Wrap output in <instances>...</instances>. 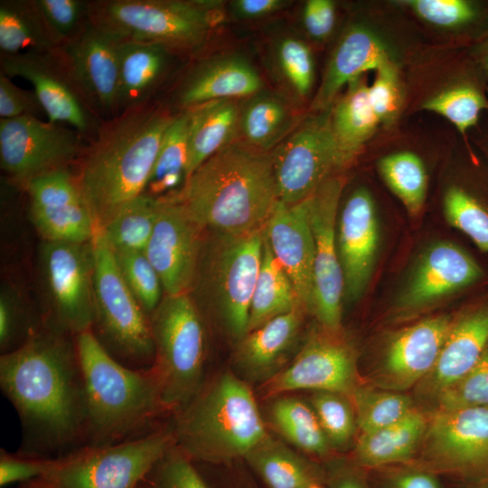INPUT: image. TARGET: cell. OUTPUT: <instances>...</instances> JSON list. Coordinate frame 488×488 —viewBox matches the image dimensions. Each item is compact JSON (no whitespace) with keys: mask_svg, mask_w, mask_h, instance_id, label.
Returning a JSON list of instances; mask_svg holds the SVG:
<instances>
[{"mask_svg":"<svg viewBox=\"0 0 488 488\" xmlns=\"http://www.w3.org/2000/svg\"><path fill=\"white\" fill-rule=\"evenodd\" d=\"M0 388L21 423L17 453L59 458L84 446L87 396L75 336L42 326L1 354Z\"/></svg>","mask_w":488,"mask_h":488,"instance_id":"obj_1","label":"cell"},{"mask_svg":"<svg viewBox=\"0 0 488 488\" xmlns=\"http://www.w3.org/2000/svg\"><path fill=\"white\" fill-rule=\"evenodd\" d=\"M176 112L156 99L100 121L74 174L97 229L143 193Z\"/></svg>","mask_w":488,"mask_h":488,"instance_id":"obj_2","label":"cell"},{"mask_svg":"<svg viewBox=\"0 0 488 488\" xmlns=\"http://www.w3.org/2000/svg\"><path fill=\"white\" fill-rule=\"evenodd\" d=\"M165 196L204 230L226 236L262 230L278 202L271 152L235 141Z\"/></svg>","mask_w":488,"mask_h":488,"instance_id":"obj_3","label":"cell"},{"mask_svg":"<svg viewBox=\"0 0 488 488\" xmlns=\"http://www.w3.org/2000/svg\"><path fill=\"white\" fill-rule=\"evenodd\" d=\"M75 341L87 396L84 446H111L160 428L157 420L170 414L152 368L135 370L119 363L90 331L78 334Z\"/></svg>","mask_w":488,"mask_h":488,"instance_id":"obj_4","label":"cell"},{"mask_svg":"<svg viewBox=\"0 0 488 488\" xmlns=\"http://www.w3.org/2000/svg\"><path fill=\"white\" fill-rule=\"evenodd\" d=\"M172 428L174 445L200 465L245 458L268 436L251 389L230 371L205 381Z\"/></svg>","mask_w":488,"mask_h":488,"instance_id":"obj_5","label":"cell"},{"mask_svg":"<svg viewBox=\"0 0 488 488\" xmlns=\"http://www.w3.org/2000/svg\"><path fill=\"white\" fill-rule=\"evenodd\" d=\"M221 6L215 0H90L89 17L120 41L159 44L186 57L203 48Z\"/></svg>","mask_w":488,"mask_h":488,"instance_id":"obj_6","label":"cell"},{"mask_svg":"<svg viewBox=\"0 0 488 488\" xmlns=\"http://www.w3.org/2000/svg\"><path fill=\"white\" fill-rule=\"evenodd\" d=\"M149 322L155 348L151 368L162 402L173 418L205 382V327L190 294L164 295L149 314Z\"/></svg>","mask_w":488,"mask_h":488,"instance_id":"obj_7","label":"cell"},{"mask_svg":"<svg viewBox=\"0 0 488 488\" xmlns=\"http://www.w3.org/2000/svg\"><path fill=\"white\" fill-rule=\"evenodd\" d=\"M94 319L90 332L117 361L135 370L150 369L155 348L149 316L126 285L101 231L92 239Z\"/></svg>","mask_w":488,"mask_h":488,"instance_id":"obj_8","label":"cell"},{"mask_svg":"<svg viewBox=\"0 0 488 488\" xmlns=\"http://www.w3.org/2000/svg\"><path fill=\"white\" fill-rule=\"evenodd\" d=\"M37 267L42 326L71 336L90 331L94 319L92 240H42Z\"/></svg>","mask_w":488,"mask_h":488,"instance_id":"obj_9","label":"cell"},{"mask_svg":"<svg viewBox=\"0 0 488 488\" xmlns=\"http://www.w3.org/2000/svg\"><path fill=\"white\" fill-rule=\"evenodd\" d=\"M174 444L172 421L118 444L79 448L57 459L40 478L55 488H138L153 465Z\"/></svg>","mask_w":488,"mask_h":488,"instance_id":"obj_10","label":"cell"},{"mask_svg":"<svg viewBox=\"0 0 488 488\" xmlns=\"http://www.w3.org/2000/svg\"><path fill=\"white\" fill-rule=\"evenodd\" d=\"M264 230L239 236L221 235V239L219 237L208 254L202 249L192 287L201 286L210 296L230 333L238 339L248 331L262 261Z\"/></svg>","mask_w":488,"mask_h":488,"instance_id":"obj_11","label":"cell"},{"mask_svg":"<svg viewBox=\"0 0 488 488\" xmlns=\"http://www.w3.org/2000/svg\"><path fill=\"white\" fill-rule=\"evenodd\" d=\"M86 144L80 132L64 124L33 116L0 119V166L23 191L43 174L70 168Z\"/></svg>","mask_w":488,"mask_h":488,"instance_id":"obj_12","label":"cell"},{"mask_svg":"<svg viewBox=\"0 0 488 488\" xmlns=\"http://www.w3.org/2000/svg\"><path fill=\"white\" fill-rule=\"evenodd\" d=\"M279 202L295 204L312 195L346 165L334 136L331 113L297 125L272 151Z\"/></svg>","mask_w":488,"mask_h":488,"instance_id":"obj_13","label":"cell"},{"mask_svg":"<svg viewBox=\"0 0 488 488\" xmlns=\"http://www.w3.org/2000/svg\"><path fill=\"white\" fill-rule=\"evenodd\" d=\"M57 49L0 54V72L10 79L20 77L30 81L49 121L76 129L88 143L96 135L102 119L83 99Z\"/></svg>","mask_w":488,"mask_h":488,"instance_id":"obj_14","label":"cell"},{"mask_svg":"<svg viewBox=\"0 0 488 488\" xmlns=\"http://www.w3.org/2000/svg\"><path fill=\"white\" fill-rule=\"evenodd\" d=\"M343 180L333 176L308 197L314 242L312 311L325 330L337 332L342 318L344 280L337 247V210Z\"/></svg>","mask_w":488,"mask_h":488,"instance_id":"obj_15","label":"cell"},{"mask_svg":"<svg viewBox=\"0 0 488 488\" xmlns=\"http://www.w3.org/2000/svg\"><path fill=\"white\" fill-rule=\"evenodd\" d=\"M159 198L158 217L144 252L161 279L164 295L191 294L204 230L174 200Z\"/></svg>","mask_w":488,"mask_h":488,"instance_id":"obj_16","label":"cell"},{"mask_svg":"<svg viewBox=\"0 0 488 488\" xmlns=\"http://www.w3.org/2000/svg\"><path fill=\"white\" fill-rule=\"evenodd\" d=\"M119 40L90 23L57 51L83 99L100 119L118 115Z\"/></svg>","mask_w":488,"mask_h":488,"instance_id":"obj_17","label":"cell"},{"mask_svg":"<svg viewBox=\"0 0 488 488\" xmlns=\"http://www.w3.org/2000/svg\"><path fill=\"white\" fill-rule=\"evenodd\" d=\"M332 334L309 338L295 359L266 381L265 394L274 397L311 389L351 399L359 386L354 353L346 343Z\"/></svg>","mask_w":488,"mask_h":488,"instance_id":"obj_18","label":"cell"},{"mask_svg":"<svg viewBox=\"0 0 488 488\" xmlns=\"http://www.w3.org/2000/svg\"><path fill=\"white\" fill-rule=\"evenodd\" d=\"M31 221L42 240L91 241L97 227L70 168L43 174L28 183Z\"/></svg>","mask_w":488,"mask_h":488,"instance_id":"obj_19","label":"cell"},{"mask_svg":"<svg viewBox=\"0 0 488 488\" xmlns=\"http://www.w3.org/2000/svg\"><path fill=\"white\" fill-rule=\"evenodd\" d=\"M423 441L426 457L441 468L488 469V408H436L427 419Z\"/></svg>","mask_w":488,"mask_h":488,"instance_id":"obj_20","label":"cell"},{"mask_svg":"<svg viewBox=\"0 0 488 488\" xmlns=\"http://www.w3.org/2000/svg\"><path fill=\"white\" fill-rule=\"evenodd\" d=\"M261 88L258 70L245 57L211 56L197 61L177 80L169 106L180 111L217 99H248Z\"/></svg>","mask_w":488,"mask_h":488,"instance_id":"obj_21","label":"cell"},{"mask_svg":"<svg viewBox=\"0 0 488 488\" xmlns=\"http://www.w3.org/2000/svg\"><path fill=\"white\" fill-rule=\"evenodd\" d=\"M264 232L300 304L306 311H312L314 242L309 222L308 198L295 204L278 201Z\"/></svg>","mask_w":488,"mask_h":488,"instance_id":"obj_22","label":"cell"},{"mask_svg":"<svg viewBox=\"0 0 488 488\" xmlns=\"http://www.w3.org/2000/svg\"><path fill=\"white\" fill-rule=\"evenodd\" d=\"M452 325L450 317L442 315L399 332L387 347L376 384L396 391L421 382L434 368Z\"/></svg>","mask_w":488,"mask_h":488,"instance_id":"obj_23","label":"cell"},{"mask_svg":"<svg viewBox=\"0 0 488 488\" xmlns=\"http://www.w3.org/2000/svg\"><path fill=\"white\" fill-rule=\"evenodd\" d=\"M379 244V224L373 200L364 188L355 190L341 211L337 247L351 299L358 298L370 280Z\"/></svg>","mask_w":488,"mask_h":488,"instance_id":"obj_24","label":"cell"},{"mask_svg":"<svg viewBox=\"0 0 488 488\" xmlns=\"http://www.w3.org/2000/svg\"><path fill=\"white\" fill-rule=\"evenodd\" d=\"M182 56L159 44L119 40L118 114L156 99Z\"/></svg>","mask_w":488,"mask_h":488,"instance_id":"obj_25","label":"cell"},{"mask_svg":"<svg viewBox=\"0 0 488 488\" xmlns=\"http://www.w3.org/2000/svg\"><path fill=\"white\" fill-rule=\"evenodd\" d=\"M483 276L477 262L450 242L432 246L421 258L402 297L405 307H417L464 288Z\"/></svg>","mask_w":488,"mask_h":488,"instance_id":"obj_26","label":"cell"},{"mask_svg":"<svg viewBox=\"0 0 488 488\" xmlns=\"http://www.w3.org/2000/svg\"><path fill=\"white\" fill-rule=\"evenodd\" d=\"M487 346L488 308H481L453 324L434 368L421 381V390L436 398L462 379Z\"/></svg>","mask_w":488,"mask_h":488,"instance_id":"obj_27","label":"cell"},{"mask_svg":"<svg viewBox=\"0 0 488 488\" xmlns=\"http://www.w3.org/2000/svg\"><path fill=\"white\" fill-rule=\"evenodd\" d=\"M389 58L380 39L361 25L350 27L334 49L312 108L326 109L344 85L365 71L376 70Z\"/></svg>","mask_w":488,"mask_h":488,"instance_id":"obj_28","label":"cell"},{"mask_svg":"<svg viewBox=\"0 0 488 488\" xmlns=\"http://www.w3.org/2000/svg\"><path fill=\"white\" fill-rule=\"evenodd\" d=\"M305 312L302 306H296L240 338L235 361L242 374L267 380L277 373V367L299 333Z\"/></svg>","mask_w":488,"mask_h":488,"instance_id":"obj_29","label":"cell"},{"mask_svg":"<svg viewBox=\"0 0 488 488\" xmlns=\"http://www.w3.org/2000/svg\"><path fill=\"white\" fill-rule=\"evenodd\" d=\"M192 108L185 179L203 162L230 144L239 132L237 99H217Z\"/></svg>","mask_w":488,"mask_h":488,"instance_id":"obj_30","label":"cell"},{"mask_svg":"<svg viewBox=\"0 0 488 488\" xmlns=\"http://www.w3.org/2000/svg\"><path fill=\"white\" fill-rule=\"evenodd\" d=\"M60 46L36 0L0 1V54L44 52Z\"/></svg>","mask_w":488,"mask_h":488,"instance_id":"obj_31","label":"cell"},{"mask_svg":"<svg viewBox=\"0 0 488 488\" xmlns=\"http://www.w3.org/2000/svg\"><path fill=\"white\" fill-rule=\"evenodd\" d=\"M427 427V418L414 408L389 426L361 434L356 443V459L370 467L407 461L423 441Z\"/></svg>","mask_w":488,"mask_h":488,"instance_id":"obj_32","label":"cell"},{"mask_svg":"<svg viewBox=\"0 0 488 488\" xmlns=\"http://www.w3.org/2000/svg\"><path fill=\"white\" fill-rule=\"evenodd\" d=\"M361 76L347 84V90L331 112L332 128L346 164L359 154L380 123Z\"/></svg>","mask_w":488,"mask_h":488,"instance_id":"obj_33","label":"cell"},{"mask_svg":"<svg viewBox=\"0 0 488 488\" xmlns=\"http://www.w3.org/2000/svg\"><path fill=\"white\" fill-rule=\"evenodd\" d=\"M244 459L267 488H308L323 483L314 465L269 435Z\"/></svg>","mask_w":488,"mask_h":488,"instance_id":"obj_34","label":"cell"},{"mask_svg":"<svg viewBox=\"0 0 488 488\" xmlns=\"http://www.w3.org/2000/svg\"><path fill=\"white\" fill-rule=\"evenodd\" d=\"M296 126L290 107L271 93L259 91L240 105L239 132L257 149L271 152Z\"/></svg>","mask_w":488,"mask_h":488,"instance_id":"obj_35","label":"cell"},{"mask_svg":"<svg viewBox=\"0 0 488 488\" xmlns=\"http://www.w3.org/2000/svg\"><path fill=\"white\" fill-rule=\"evenodd\" d=\"M192 108L177 111L167 127L151 175L142 194L159 198L185 181Z\"/></svg>","mask_w":488,"mask_h":488,"instance_id":"obj_36","label":"cell"},{"mask_svg":"<svg viewBox=\"0 0 488 488\" xmlns=\"http://www.w3.org/2000/svg\"><path fill=\"white\" fill-rule=\"evenodd\" d=\"M296 306L302 305L264 232L261 267L251 299L247 333Z\"/></svg>","mask_w":488,"mask_h":488,"instance_id":"obj_37","label":"cell"},{"mask_svg":"<svg viewBox=\"0 0 488 488\" xmlns=\"http://www.w3.org/2000/svg\"><path fill=\"white\" fill-rule=\"evenodd\" d=\"M273 427L305 453L324 456L330 444L310 404L294 397L276 399L268 411Z\"/></svg>","mask_w":488,"mask_h":488,"instance_id":"obj_38","label":"cell"},{"mask_svg":"<svg viewBox=\"0 0 488 488\" xmlns=\"http://www.w3.org/2000/svg\"><path fill=\"white\" fill-rule=\"evenodd\" d=\"M160 205V198L140 194L99 230L112 251H145Z\"/></svg>","mask_w":488,"mask_h":488,"instance_id":"obj_39","label":"cell"},{"mask_svg":"<svg viewBox=\"0 0 488 488\" xmlns=\"http://www.w3.org/2000/svg\"><path fill=\"white\" fill-rule=\"evenodd\" d=\"M487 85L475 77L465 79L423 103L424 109L442 115L455 126L465 139L475 128L483 111L488 112Z\"/></svg>","mask_w":488,"mask_h":488,"instance_id":"obj_40","label":"cell"},{"mask_svg":"<svg viewBox=\"0 0 488 488\" xmlns=\"http://www.w3.org/2000/svg\"><path fill=\"white\" fill-rule=\"evenodd\" d=\"M378 168L387 185L408 212L418 214L427 188V171L419 156L408 151L391 154L380 160Z\"/></svg>","mask_w":488,"mask_h":488,"instance_id":"obj_41","label":"cell"},{"mask_svg":"<svg viewBox=\"0 0 488 488\" xmlns=\"http://www.w3.org/2000/svg\"><path fill=\"white\" fill-rule=\"evenodd\" d=\"M350 399L361 434L389 426L414 409L408 396L388 389L358 386Z\"/></svg>","mask_w":488,"mask_h":488,"instance_id":"obj_42","label":"cell"},{"mask_svg":"<svg viewBox=\"0 0 488 488\" xmlns=\"http://www.w3.org/2000/svg\"><path fill=\"white\" fill-rule=\"evenodd\" d=\"M42 327L41 316L10 285L1 287L0 294V351L13 352Z\"/></svg>","mask_w":488,"mask_h":488,"instance_id":"obj_43","label":"cell"},{"mask_svg":"<svg viewBox=\"0 0 488 488\" xmlns=\"http://www.w3.org/2000/svg\"><path fill=\"white\" fill-rule=\"evenodd\" d=\"M274 61L281 81L298 99L312 91L314 64L310 47L294 36L280 38L274 48Z\"/></svg>","mask_w":488,"mask_h":488,"instance_id":"obj_44","label":"cell"},{"mask_svg":"<svg viewBox=\"0 0 488 488\" xmlns=\"http://www.w3.org/2000/svg\"><path fill=\"white\" fill-rule=\"evenodd\" d=\"M444 211L452 226L488 252V207L478 196L465 188L452 186L444 197Z\"/></svg>","mask_w":488,"mask_h":488,"instance_id":"obj_45","label":"cell"},{"mask_svg":"<svg viewBox=\"0 0 488 488\" xmlns=\"http://www.w3.org/2000/svg\"><path fill=\"white\" fill-rule=\"evenodd\" d=\"M119 272L142 309L149 314L164 297L161 279L144 251H113Z\"/></svg>","mask_w":488,"mask_h":488,"instance_id":"obj_46","label":"cell"},{"mask_svg":"<svg viewBox=\"0 0 488 488\" xmlns=\"http://www.w3.org/2000/svg\"><path fill=\"white\" fill-rule=\"evenodd\" d=\"M350 400L344 395L329 391H315L310 399L330 446H345L355 435L358 427Z\"/></svg>","mask_w":488,"mask_h":488,"instance_id":"obj_47","label":"cell"},{"mask_svg":"<svg viewBox=\"0 0 488 488\" xmlns=\"http://www.w3.org/2000/svg\"><path fill=\"white\" fill-rule=\"evenodd\" d=\"M138 488H210L196 464L174 444L160 457Z\"/></svg>","mask_w":488,"mask_h":488,"instance_id":"obj_48","label":"cell"},{"mask_svg":"<svg viewBox=\"0 0 488 488\" xmlns=\"http://www.w3.org/2000/svg\"><path fill=\"white\" fill-rule=\"evenodd\" d=\"M421 18L448 28H473L487 21L480 4L466 0H410L406 2Z\"/></svg>","mask_w":488,"mask_h":488,"instance_id":"obj_49","label":"cell"},{"mask_svg":"<svg viewBox=\"0 0 488 488\" xmlns=\"http://www.w3.org/2000/svg\"><path fill=\"white\" fill-rule=\"evenodd\" d=\"M436 399L438 409L488 408V346L476 364Z\"/></svg>","mask_w":488,"mask_h":488,"instance_id":"obj_50","label":"cell"},{"mask_svg":"<svg viewBox=\"0 0 488 488\" xmlns=\"http://www.w3.org/2000/svg\"><path fill=\"white\" fill-rule=\"evenodd\" d=\"M61 46L77 37L90 23L89 0H36Z\"/></svg>","mask_w":488,"mask_h":488,"instance_id":"obj_51","label":"cell"},{"mask_svg":"<svg viewBox=\"0 0 488 488\" xmlns=\"http://www.w3.org/2000/svg\"><path fill=\"white\" fill-rule=\"evenodd\" d=\"M375 71L374 80L368 88L369 99L380 123H389L397 116L401 105L398 70L389 57Z\"/></svg>","mask_w":488,"mask_h":488,"instance_id":"obj_52","label":"cell"},{"mask_svg":"<svg viewBox=\"0 0 488 488\" xmlns=\"http://www.w3.org/2000/svg\"><path fill=\"white\" fill-rule=\"evenodd\" d=\"M58 458L29 456L0 449V486L25 483L47 475Z\"/></svg>","mask_w":488,"mask_h":488,"instance_id":"obj_53","label":"cell"},{"mask_svg":"<svg viewBox=\"0 0 488 488\" xmlns=\"http://www.w3.org/2000/svg\"><path fill=\"white\" fill-rule=\"evenodd\" d=\"M45 114L34 90L14 84L9 77L0 72V117L13 118L21 116L39 117Z\"/></svg>","mask_w":488,"mask_h":488,"instance_id":"obj_54","label":"cell"},{"mask_svg":"<svg viewBox=\"0 0 488 488\" xmlns=\"http://www.w3.org/2000/svg\"><path fill=\"white\" fill-rule=\"evenodd\" d=\"M302 22L306 33L312 38L324 39L334 26V4L330 0L306 1L302 12Z\"/></svg>","mask_w":488,"mask_h":488,"instance_id":"obj_55","label":"cell"},{"mask_svg":"<svg viewBox=\"0 0 488 488\" xmlns=\"http://www.w3.org/2000/svg\"><path fill=\"white\" fill-rule=\"evenodd\" d=\"M286 0H234L230 1V11L238 19H259L277 13L290 5Z\"/></svg>","mask_w":488,"mask_h":488,"instance_id":"obj_56","label":"cell"},{"mask_svg":"<svg viewBox=\"0 0 488 488\" xmlns=\"http://www.w3.org/2000/svg\"><path fill=\"white\" fill-rule=\"evenodd\" d=\"M391 488H440L436 480L427 473L405 472L395 475Z\"/></svg>","mask_w":488,"mask_h":488,"instance_id":"obj_57","label":"cell"},{"mask_svg":"<svg viewBox=\"0 0 488 488\" xmlns=\"http://www.w3.org/2000/svg\"><path fill=\"white\" fill-rule=\"evenodd\" d=\"M329 488H368L361 477L347 470L333 473L328 480Z\"/></svg>","mask_w":488,"mask_h":488,"instance_id":"obj_58","label":"cell"},{"mask_svg":"<svg viewBox=\"0 0 488 488\" xmlns=\"http://www.w3.org/2000/svg\"><path fill=\"white\" fill-rule=\"evenodd\" d=\"M476 61L482 68L487 82L488 92V33L475 48Z\"/></svg>","mask_w":488,"mask_h":488,"instance_id":"obj_59","label":"cell"},{"mask_svg":"<svg viewBox=\"0 0 488 488\" xmlns=\"http://www.w3.org/2000/svg\"><path fill=\"white\" fill-rule=\"evenodd\" d=\"M17 488H55V487L39 478L29 483H22Z\"/></svg>","mask_w":488,"mask_h":488,"instance_id":"obj_60","label":"cell"},{"mask_svg":"<svg viewBox=\"0 0 488 488\" xmlns=\"http://www.w3.org/2000/svg\"><path fill=\"white\" fill-rule=\"evenodd\" d=\"M482 146H483V148H484L485 153H486V155L488 156V135L482 141Z\"/></svg>","mask_w":488,"mask_h":488,"instance_id":"obj_61","label":"cell"},{"mask_svg":"<svg viewBox=\"0 0 488 488\" xmlns=\"http://www.w3.org/2000/svg\"><path fill=\"white\" fill-rule=\"evenodd\" d=\"M308 488H324V485L323 483H314V484L311 485Z\"/></svg>","mask_w":488,"mask_h":488,"instance_id":"obj_62","label":"cell"}]
</instances>
